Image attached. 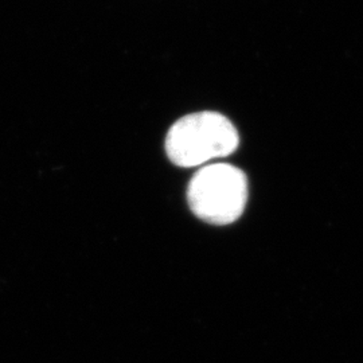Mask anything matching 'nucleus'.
I'll return each instance as SVG.
<instances>
[{"label": "nucleus", "mask_w": 363, "mask_h": 363, "mask_svg": "<svg viewBox=\"0 0 363 363\" xmlns=\"http://www.w3.org/2000/svg\"><path fill=\"white\" fill-rule=\"evenodd\" d=\"M187 202L199 220L218 226L230 225L247 206V175L228 163L203 166L189 183Z\"/></svg>", "instance_id": "nucleus-2"}, {"label": "nucleus", "mask_w": 363, "mask_h": 363, "mask_svg": "<svg viewBox=\"0 0 363 363\" xmlns=\"http://www.w3.org/2000/svg\"><path fill=\"white\" fill-rule=\"evenodd\" d=\"M240 136L233 123L217 112H198L179 118L166 136V154L179 167L208 166L233 154Z\"/></svg>", "instance_id": "nucleus-1"}]
</instances>
